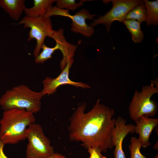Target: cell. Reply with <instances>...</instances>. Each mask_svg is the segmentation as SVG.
I'll list each match as a JSON object with an SVG mask.
<instances>
[{
	"label": "cell",
	"mask_w": 158,
	"mask_h": 158,
	"mask_svg": "<svg viewBox=\"0 0 158 158\" xmlns=\"http://www.w3.org/2000/svg\"><path fill=\"white\" fill-rule=\"evenodd\" d=\"M100 101L98 99L87 113L86 103L79 105L70 119L68 130L71 140L81 142L87 149L95 147L106 152L114 147L112 135L116 120L113 118L114 110Z\"/></svg>",
	"instance_id": "cell-1"
},
{
	"label": "cell",
	"mask_w": 158,
	"mask_h": 158,
	"mask_svg": "<svg viewBox=\"0 0 158 158\" xmlns=\"http://www.w3.org/2000/svg\"><path fill=\"white\" fill-rule=\"evenodd\" d=\"M35 120L34 114L24 109L4 111L0 120V140L5 145L15 144L25 140L26 128Z\"/></svg>",
	"instance_id": "cell-2"
},
{
	"label": "cell",
	"mask_w": 158,
	"mask_h": 158,
	"mask_svg": "<svg viewBox=\"0 0 158 158\" xmlns=\"http://www.w3.org/2000/svg\"><path fill=\"white\" fill-rule=\"evenodd\" d=\"M43 96L41 92L35 91L27 86L21 85L6 91L0 98V106L4 111L18 109L35 114L40 109Z\"/></svg>",
	"instance_id": "cell-3"
},
{
	"label": "cell",
	"mask_w": 158,
	"mask_h": 158,
	"mask_svg": "<svg viewBox=\"0 0 158 158\" xmlns=\"http://www.w3.org/2000/svg\"><path fill=\"white\" fill-rule=\"evenodd\" d=\"M141 90H135L128 107L130 118L135 121L141 116L148 117L154 116L157 112L158 105L152 100V97L158 93V88L152 83L142 86Z\"/></svg>",
	"instance_id": "cell-4"
},
{
	"label": "cell",
	"mask_w": 158,
	"mask_h": 158,
	"mask_svg": "<svg viewBox=\"0 0 158 158\" xmlns=\"http://www.w3.org/2000/svg\"><path fill=\"white\" fill-rule=\"evenodd\" d=\"M25 132L28 141L26 158H48L54 154V147L40 125L32 123L27 128Z\"/></svg>",
	"instance_id": "cell-5"
},
{
	"label": "cell",
	"mask_w": 158,
	"mask_h": 158,
	"mask_svg": "<svg viewBox=\"0 0 158 158\" xmlns=\"http://www.w3.org/2000/svg\"><path fill=\"white\" fill-rule=\"evenodd\" d=\"M16 24H23L25 28H30L27 41H29L33 39L36 40V45L33 52L35 58L40 54L45 38L47 36L50 37L54 32L50 17L25 16Z\"/></svg>",
	"instance_id": "cell-6"
},
{
	"label": "cell",
	"mask_w": 158,
	"mask_h": 158,
	"mask_svg": "<svg viewBox=\"0 0 158 158\" xmlns=\"http://www.w3.org/2000/svg\"><path fill=\"white\" fill-rule=\"evenodd\" d=\"M112 7L110 10L102 16L94 19L90 24L93 27L99 24L104 25L109 32L112 23L116 20L121 23L125 20L126 16L133 8L144 2L142 0H111Z\"/></svg>",
	"instance_id": "cell-7"
},
{
	"label": "cell",
	"mask_w": 158,
	"mask_h": 158,
	"mask_svg": "<svg viewBox=\"0 0 158 158\" xmlns=\"http://www.w3.org/2000/svg\"><path fill=\"white\" fill-rule=\"evenodd\" d=\"M74 61V60L68 61L60 74L56 77L52 78L47 77L42 82L43 88L41 92L43 96L49 95L55 93L57 89L61 85L69 84L76 87L83 88H90L88 84L82 82H75L71 80L69 77L70 69Z\"/></svg>",
	"instance_id": "cell-8"
},
{
	"label": "cell",
	"mask_w": 158,
	"mask_h": 158,
	"mask_svg": "<svg viewBox=\"0 0 158 158\" xmlns=\"http://www.w3.org/2000/svg\"><path fill=\"white\" fill-rule=\"evenodd\" d=\"M116 120L112 135L113 144L115 147L114 158H126L122 148L123 142L128 134L135 132V125L131 124H126V119L120 116Z\"/></svg>",
	"instance_id": "cell-9"
},
{
	"label": "cell",
	"mask_w": 158,
	"mask_h": 158,
	"mask_svg": "<svg viewBox=\"0 0 158 158\" xmlns=\"http://www.w3.org/2000/svg\"><path fill=\"white\" fill-rule=\"evenodd\" d=\"M96 16L95 14H91L85 8L81 9L74 15L70 14L68 17L72 20L71 30L75 33H79L85 37H91L94 34L95 30L93 27L86 23V20L87 19L92 20Z\"/></svg>",
	"instance_id": "cell-10"
},
{
	"label": "cell",
	"mask_w": 158,
	"mask_h": 158,
	"mask_svg": "<svg viewBox=\"0 0 158 158\" xmlns=\"http://www.w3.org/2000/svg\"><path fill=\"white\" fill-rule=\"evenodd\" d=\"M59 47V50L63 55V58L60 61V65L62 71L66 66L67 62L73 60L75 52L77 46L67 42L64 36V30L62 28L57 30H54L53 34L50 36Z\"/></svg>",
	"instance_id": "cell-11"
},
{
	"label": "cell",
	"mask_w": 158,
	"mask_h": 158,
	"mask_svg": "<svg viewBox=\"0 0 158 158\" xmlns=\"http://www.w3.org/2000/svg\"><path fill=\"white\" fill-rule=\"evenodd\" d=\"M135 122L136 124L135 132L139 134L138 139L142 147L146 148L150 145V137L153 130L158 124V119L143 116Z\"/></svg>",
	"instance_id": "cell-12"
},
{
	"label": "cell",
	"mask_w": 158,
	"mask_h": 158,
	"mask_svg": "<svg viewBox=\"0 0 158 158\" xmlns=\"http://www.w3.org/2000/svg\"><path fill=\"white\" fill-rule=\"evenodd\" d=\"M24 0H0V7L12 19L18 20L26 8Z\"/></svg>",
	"instance_id": "cell-13"
},
{
	"label": "cell",
	"mask_w": 158,
	"mask_h": 158,
	"mask_svg": "<svg viewBox=\"0 0 158 158\" xmlns=\"http://www.w3.org/2000/svg\"><path fill=\"white\" fill-rule=\"evenodd\" d=\"M56 1L34 0V5L32 7L25 8L24 12L25 16L30 17L43 16L52 7L53 4Z\"/></svg>",
	"instance_id": "cell-14"
},
{
	"label": "cell",
	"mask_w": 158,
	"mask_h": 158,
	"mask_svg": "<svg viewBox=\"0 0 158 158\" xmlns=\"http://www.w3.org/2000/svg\"><path fill=\"white\" fill-rule=\"evenodd\" d=\"M123 23L131 34L133 41L135 43H141L144 37L141 29V23L134 19L125 20Z\"/></svg>",
	"instance_id": "cell-15"
},
{
	"label": "cell",
	"mask_w": 158,
	"mask_h": 158,
	"mask_svg": "<svg viewBox=\"0 0 158 158\" xmlns=\"http://www.w3.org/2000/svg\"><path fill=\"white\" fill-rule=\"evenodd\" d=\"M147 12L146 21L147 26L158 25V0L149 1L144 0Z\"/></svg>",
	"instance_id": "cell-16"
},
{
	"label": "cell",
	"mask_w": 158,
	"mask_h": 158,
	"mask_svg": "<svg viewBox=\"0 0 158 158\" xmlns=\"http://www.w3.org/2000/svg\"><path fill=\"white\" fill-rule=\"evenodd\" d=\"M147 18V12L143 2L129 11L126 16L125 20H137V21L141 23L146 21Z\"/></svg>",
	"instance_id": "cell-17"
},
{
	"label": "cell",
	"mask_w": 158,
	"mask_h": 158,
	"mask_svg": "<svg viewBox=\"0 0 158 158\" xmlns=\"http://www.w3.org/2000/svg\"><path fill=\"white\" fill-rule=\"evenodd\" d=\"M41 49H42V51L35 58V61L37 63H43L46 61L51 58L52 54L56 50L59 49V47L56 43L54 47H50L44 43Z\"/></svg>",
	"instance_id": "cell-18"
},
{
	"label": "cell",
	"mask_w": 158,
	"mask_h": 158,
	"mask_svg": "<svg viewBox=\"0 0 158 158\" xmlns=\"http://www.w3.org/2000/svg\"><path fill=\"white\" fill-rule=\"evenodd\" d=\"M130 141V144L129 146V149L130 152V158H147L141 153L140 149L142 147L138 139L132 137Z\"/></svg>",
	"instance_id": "cell-19"
},
{
	"label": "cell",
	"mask_w": 158,
	"mask_h": 158,
	"mask_svg": "<svg viewBox=\"0 0 158 158\" xmlns=\"http://www.w3.org/2000/svg\"><path fill=\"white\" fill-rule=\"evenodd\" d=\"M87 0H80L76 3L75 0H58L56 1V6L58 8L63 9L74 11L78 8L83 5V3Z\"/></svg>",
	"instance_id": "cell-20"
},
{
	"label": "cell",
	"mask_w": 158,
	"mask_h": 158,
	"mask_svg": "<svg viewBox=\"0 0 158 158\" xmlns=\"http://www.w3.org/2000/svg\"><path fill=\"white\" fill-rule=\"evenodd\" d=\"M69 10L62 9L58 8L56 6L52 7L47 12L44 16L46 17H50L53 16H60L68 17L70 14Z\"/></svg>",
	"instance_id": "cell-21"
},
{
	"label": "cell",
	"mask_w": 158,
	"mask_h": 158,
	"mask_svg": "<svg viewBox=\"0 0 158 158\" xmlns=\"http://www.w3.org/2000/svg\"><path fill=\"white\" fill-rule=\"evenodd\" d=\"M87 150L90 154L89 158H106L102 155V151L98 148L92 147L88 148Z\"/></svg>",
	"instance_id": "cell-22"
},
{
	"label": "cell",
	"mask_w": 158,
	"mask_h": 158,
	"mask_svg": "<svg viewBox=\"0 0 158 158\" xmlns=\"http://www.w3.org/2000/svg\"><path fill=\"white\" fill-rule=\"evenodd\" d=\"M5 144L0 140V158H8L4 152V148Z\"/></svg>",
	"instance_id": "cell-23"
},
{
	"label": "cell",
	"mask_w": 158,
	"mask_h": 158,
	"mask_svg": "<svg viewBox=\"0 0 158 158\" xmlns=\"http://www.w3.org/2000/svg\"><path fill=\"white\" fill-rule=\"evenodd\" d=\"M48 158H65V157L58 153H54L51 156Z\"/></svg>",
	"instance_id": "cell-24"
}]
</instances>
